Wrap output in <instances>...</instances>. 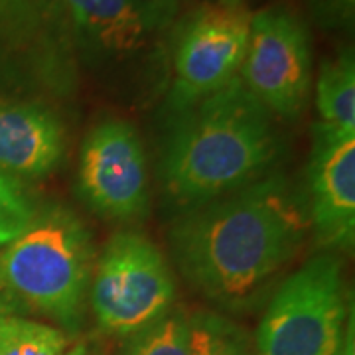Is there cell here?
Returning a JSON list of instances; mask_svg holds the SVG:
<instances>
[{
	"label": "cell",
	"mask_w": 355,
	"mask_h": 355,
	"mask_svg": "<svg viewBox=\"0 0 355 355\" xmlns=\"http://www.w3.org/2000/svg\"><path fill=\"white\" fill-rule=\"evenodd\" d=\"M190 322V355H253L251 343L225 318L200 312Z\"/></svg>",
	"instance_id": "14"
},
{
	"label": "cell",
	"mask_w": 355,
	"mask_h": 355,
	"mask_svg": "<svg viewBox=\"0 0 355 355\" xmlns=\"http://www.w3.org/2000/svg\"><path fill=\"white\" fill-rule=\"evenodd\" d=\"M354 330L342 263L314 257L282 282L261 320L257 355H336Z\"/></svg>",
	"instance_id": "4"
},
{
	"label": "cell",
	"mask_w": 355,
	"mask_h": 355,
	"mask_svg": "<svg viewBox=\"0 0 355 355\" xmlns=\"http://www.w3.org/2000/svg\"><path fill=\"white\" fill-rule=\"evenodd\" d=\"M308 229V214L288 184L261 178L188 209L170 231V247L196 291L237 304L291 263Z\"/></svg>",
	"instance_id": "1"
},
{
	"label": "cell",
	"mask_w": 355,
	"mask_h": 355,
	"mask_svg": "<svg viewBox=\"0 0 355 355\" xmlns=\"http://www.w3.org/2000/svg\"><path fill=\"white\" fill-rule=\"evenodd\" d=\"M36 216V207L22 184L0 172V247L18 239Z\"/></svg>",
	"instance_id": "16"
},
{
	"label": "cell",
	"mask_w": 355,
	"mask_h": 355,
	"mask_svg": "<svg viewBox=\"0 0 355 355\" xmlns=\"http://www.w3.org/2000/svg\"><path fill=\"white\" fill-rule=\"evenodd\" d=\"M64 331L26 318L0 314V355H67Z\"/></svg>",
	"instance_id": "13"
},
{
	"label": "cell",
	"mask_w": 355,
	"mask_h": 355,
	"mask_svg": "<svg viewBox=\"0 0 355 355\" xmlns=\"http://www.w3.org/2000/svg\"><path fill=\"white\" fill-rule=\"evenodd\" d=\"M93 266V243L81 219L65 207L46 205L18 239L0 247V294L76 330Z\"/></svg>",
	"instance_id": "3"
},
{
	"label": "cell",
	"mask_w": 355,
	"mask_h": 355,
	"mask_svg": "<svg viewBox=\"0 0 355 355\" xmlns=\"http://www.w3.org/2000/svg\"><path fill=\"white\" fill-rule=\"evenodd\" d=\"M79 188L87 203L109 219H135L148 207V172L139 132L111 119L91 130L79 160Z\"/></svg>",
	"instance_id": "8"
},
{
	"label": "cell",
	"mask_w": 355,
	"mask_h": 355,
	"mask_svg": "<svg viewBox=\"0 0 355 355\" xmlns=\"http://www.w3.org/2000/svg\"><path fill=\"white\" fill-rule=\"evenodd\" d=\"M67 355H93V352L89 349L85 343H76V345H71V349H69Z\"/></svg>",
	"instance_id": "20"
},
{
	"label": "cell",
	"mask_w": 355,
	"mask_h": 355,
	"mask_svg": "<svg viewBox=\"0 0 355 355\" xmlns=\"http://www.w3.org/2000/svg\"><path fill=\"white\" fill-rule=\"evenodd\" d=\"M64 4L76 58L93 67L140 58L174 16L148 0H64Z\"/></svg>",
	"instance_id": "9"
},
{
	"label": "cell",
	"mask_w": 355,
	"mask_h": 355,
	"mask_svg": "<svg viewBox=\"0 0 355 355\" xmlns=\"http://www.w3.org/2000/svg\"><path fill=\"white\" fill-rule=\"evenodd\" d=\"M308 223L328 249H352L355 237V132L318 123L308 166Z\"/></svg>",
	"instance_id": "10"
},
{
	"label": "cell",
	"mask_w": 355,
	"mask_h": 355,
	"mask_svg": "<svg viewBox=\"0 0 355 355\" xmlns=\"http://www.w3.org/2000/svg\"><path fill=\"white\" fill-rule=\"evenodd\" d=\"M279 153L270 113L235 77L180 113L164 156V182L193 209L265 176Z\"/></svg>",
	"instance_id": "2"
},
{
	"label": "cell",
	"mask_w": 355,
	"mask_h": 355,
	"mask_svg": "<svg viewBox=\"0 0 355 355\" xmlns=\"http://www.w3.org/2000/svg\"><path fill=\"white\" fill-rule=\"evenodd\" d=\"M310 4L324 26H345L354 18V0H310Z\"/></svg>",
	"instance_id": "17"
},
{
	"label": "cell",
	"mask_w": 355,
	"mask_h": 355,
	"mask_svg": "<svg viewBox=\"0 0 355 355\" xmlns=\"http://www.w3.org/2000/svg\"><path fill=\"white\" fill-rule=\"evenodd\" d=\"M316 107L320 125L340 132H355V64L352 51H343L322 64L316 81Z\"/></svg>",
	"instance_id": "12"
},
{
	"label": "cell",
	"mask_w": 355,
	"mask_h": 355,
	"mask_svg": "<svg viewBox=\"0 0 355 355\" xmlns=\"http://www.w3.org/2000/svg\"><path fill=\"white\" fill-rule=\"evenodd\" d=\"M148 2H153V4H156L158 8H162L166 12L176 14L178 0H148Z\"/></svg>",
	"instance_id": "19"
},
{
	"label": "cell",
	"mask_w": 355,
	"mask_h": 355,
	"mask_svg": "<svg viewBox=\"0 0 355 355\" xmlns=\"http://www.w3.org/2000/svg\"><path fill=\"white\" fill-rule=\"evenodd\" d=\"M251 14L241 6L205 4L191 12L174 36V77L168 105L184 113L239 77Z\"/></svg>",
	"instance_id": "6"
},
{
	"label": "cell",
	"mask_w": 355,
	"mask_h": 355,
	"mask_svg": "<svg viewBox=\"0 0 355 355\" xmlns=\"http://www.w3.org/2000/svg\"><path fill=\"white\" fill-rule=\"evenodd\" d=\"M65 153L60 119L38 103L0 105V172L8 176L46 178Z\"/></svg>",
	"instance_id": "11"
},
{
	"label": "cell",
	"mask_w": 355,
	"mask_h": 355,
	"mask_svg": "<svg viewBox=\"0 0 355 355\" xmlns=\"http://www.w3.org/2000/svg\"><path fill=\"white\" fill-rule=\"evenodd\" d=\"M174 298L172 270L153 241L135 231L109 239L89 284V302L103 330L132 336L168 314Z\"/></svg>",
	"instance_id": "5"
},
{
	"label": "cell",
	"mask_w": 355,
	"mask_h": 355,
	"mask_svg": "<svg viewBox=\"0 0 355 355\" xmlns=\"http://www.w3.org/2000/svg\"><path fill=\"white\" fill-rule=\"evenodd\" d=\"M239 77L268 113L296 119L312 83V48L304 22L286 6L253 14Z\"/></svg>",
	"instance_id": "7"
},
{
	"label": "cell",
	"mask_w": 355,
	"mask_h": 355,
	"mask_svg": "<svg viewBox=\"0 0 355 355\" xmlns=\"http://www.w3.org/2000/svg\"><path fill=\"white\" fill-rule=\"evenodd\" d=\"M128 338L123 355H190V322L182 312H168Z\"/></svg>",
	"instance_id": "15"
},
{
	"label": "cell",
	"mask_w": 355,
	"mask_h": 355,
	"mask_svg": "<svg viewBox=\"0 0 355 355\" xmlns=\"http://www.w3.org/2000/svg\"><path fill=\"white\" fill-rule=\"evenodd\" d=\"M221 6H229V8H235V6H241V0H219Z\"/></svg>",
	"instance_id": "21"
},
{
	"label": "cell",
	"mask_w": 355,
	"mask_h": 355,
	"mask_svg": "<svg viewBox=\"0 0 355 355\" xmlns=\"http://www.w3.org/2000/svg\"><path fill=\"white\" fill-rule=\"evenodd\" d=\"M336 355H355L354 349V330L347 334V338H345V342L342 343V347H340V352Z\"/></svg>",
	"instance_id": "18"
}]
</instances>
